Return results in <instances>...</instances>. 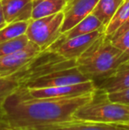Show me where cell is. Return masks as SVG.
<instances>
[{"instance_id": "24", "label": "cell", "mask_w": 129, "mask_h": 130, "mask_svg": "<svg viewBox=\"0 0 129 130\" xmlns=\"http://www.w3.org/2000/svg\"><path fill=\"white\" fill-rule=\"evenodd\" d=\"M0 130H34V129H26L20 128V127H14L9 125L5 120H0Z\"/></svg>"}, {"instance_id": "20", "label": "cell", "mask_w": 129, "mask_h": 130, "mask_svg": "<svg viewBox=\"0 0 129 130\" xmlns=\"http://www.w3.org/2000/svg\"><path fill=\"white\" fill-rule=\"evenodd\" d=\"M28 42L29 40L26 35L9 41L0 42V57L5 56L18 50H21L28 44Z\"/></svg>"}, {"instance_id": "16", "label": "cell", "mask_w": 129, "mask_h": 130, "mask_svg": "<svg viewBox=\"0 0 129 130\" xmlns=\"http://www.w3.org/2000/svg\"><path fill=\"white\" fill-rule=\"evenodd\" d=\"M124 0H98L91 13L106 27Z\"/></svg>"}, {"instance_id": "13", "label": "cell", "mask_w": 129, "mask_h": 130, "mask_svg": "<svg viewBox=\"0 0 129 130\" xmlns=\"http://www.w3.org/2000/svg\"><path fill=\"white\" fill-rule=\"evenodd\" d=\"M34 130H119V126L110 124L97 123V122L85 121L75 120L47 127L29 128Z\"/></svg>"}, {"instance_id": "11", "label": "cell", "mask_w": 129, "mask_h": 130, "mask_svg": "<svg viewBox=\"0 0 129 130\" xmlns=\"http://www.w3.org/2000/svg\"><path fill=\"white\" fill-rule=\"evenodd\" d=\"M7 24L32 19L33 0H1Z\"/></svg>"}, {"instance_id": "4", "label": "cell", "mask_w": 129, "mask_h": 130, "mask_svg": "<svg viewBox=\"0 0 129 130\" xmlns=\"http://www.w3.org/2000/svg\"><path fill=\"white\" fill-rule=\"evenodd\" d=\"M76 67V59H66L64 57L50 50L43 51L12 74L21 86H26L28 82L61 69Z\"/></svg>"}, {"instance_id": "3", "label": "cell", "mask_w": 129, "mask_h": 130, "mask_svg": "<svg viewBox=\"0 0 129 130\" xmlns=\"http://www.w3.org/2000/svg\"><path fill=\"white\" fill-rule=\"evenodd\" d=\"M75 120L115 126H129V105L112 101L97 89L92 98L74 112Z\"/></svg>"}, {"instance_id": "18", "label": "cell", "mask_w": 129, "mask_h": 130, "mask_svg": "<svg viewBox=\"0 0 129 130\" xmlns=\"http://www.w3.org/2000/svg\"><path fill=\"white\" fill-rule=\"evenodd\" d=\"M21 87L12 75L0 76V120H4V103L11 94Z\"/></svg>"}, {"instance_id": "6", "label": "cell", "mask_w": 129, "mask_h": 130, "mask_svg": "<svg viewBox=\"0 0 129 130\" xmlns=\"http://www.w3.org/2000/svg\"><path fill=\"white\" fill-rule=\"evenodd\" d=\"M103 34L104 29H100L89 34L81 35L72 38H65L61 35L48 50L58 53L66 59H77Z\"/></svg>"}, {"instance_id": "2", "label": "cell", "mask_w": 129, "mask_h": 130, "mask_svg": "<svg viewBox=\"0 0 129 130\" xmlns=\"http://www.w3.org/2000/svg\"><path fill=\"white\" fill-rule=\"evenodd\" d=\"M127 62L129 55L114 46L103 34L76 59V67L84 75L97 82Z\"/></svg>"}, {"instance_id": "25", "label": "cell", "mask_w": 129, "mask_h": 130, "mask_svg": "<svg viewBox=\"0 0 129 130\" xmlns=\"http://www.w3.org/2000/svg\"><path fill=\"white\" fill-rule=\"evenodd\" d=\"M6 25H7V23H6V21H5V15H4L2 2H1V0H0V29H2L3 27H5Z\"/></svg>"}, {"instance_id": "1", "label": "cell", "mask_w": 129, "mask_h": 130, "mask_svg": "<svg viewBox=\"0 0 129 130\" xmlns=\"http://www.w3.org/2000/svg\"><path fill=\"white\" fill-rule=\"evenodd\" d=\"M91 94L72 98H34L21 86L4 103V120L20 128H37L73 120V114L92 98Z\"/></svg>"}, {"instance_id": "10", "label": "cell", "mask_w": 129, "mask_h": 130, "mask_svg": "<svg viewBox=\"0 0 129 130\" xmlns=\"http://www.w3.org/2000/svg\"><path fill=\"white\" fill-rule=\"evenodd\" d=\"M97 2L98 0H66V5L63 10L64 21L61 33L64 34L89 15Z\"/></svg>"}, {"instance_id": "17", "label": "cell", "mask_w": 129, "mask_h": 130, "mask_svg": "<svg viewBox=\"0 0 129 130\" xmlns=\"http://www.w3.org/2000/svg\"><path fill=\"white\" fill-rule=\"evenodd\" d=\"M129 19V0H124L113 18L104 28V35L110 38Z\"/></svg>"}, {"instance_id": "26", "label": "cell", "mask_w": 129, "mask_h": 130, "mask_svg": "<svg viewBox=\"0 0 129 130\" xmlns=\"http://www.w3.org/2000/svg\"><path fill=\"white\" fill-rule=\"evenodd\" d=\"M119 130H129V127L126 126H119Z\"/></svg>"}, {"instance_id": "8", "label": "cell", "mask_w": 129, "mask_h": 130, "mask_svg": "<svg viewBox=\"0 0 129 130\" xmlns=\"http://www.w3.org/2000/svg\"><path fill=\"white\" fill-rule=\"evenodd\" d=\"M41 52L42 50L37 44L29 41L28 44L21 50L0 57V76L13 74Z\"/></svg>"}, {"instance_id": "21", "label": "cell", "mask_w": 129, "mask_h": 130, "mask_svg": "<svg viewBox=\"0 0 129 130\" xmlns=\"http://www.w3.org/2000/svg\"><path fill=\"white\" fill-rule=\"evenodd\" d=\"M110 42L114 46L129 55V29L125 31L120 36L110 39Z\"/></svg>"}, {"instance_id": "12", "label": "cell", "mask_w": 129, "mask_h": 130, "mask_svg": "<svg viewBox=\"0 0 129 130\" xmlns=\"http://www.w3.org/2000/svg\"><path fill=\"white\" fill-rule=\"evenodd\" d=\"M96 84L97 89L107 94L129 89V62L121 65L108 76L96 82Z\"/></svg>"}, {"instance_id": "22", "label": "cell", "mask_w": 129, "mask_h": 130, "mask_svg": "<svg viewBox=\"0 0 129 130\" xmlns=\"http://www.w3.org/2000/svg\"><path fill=\"white\" fill-rule=\"evenodd\" d=\"M108 98L112 101L119 102L125 104L129 105V89H126L125 90L118 91V92L109 93L107 94Z\"/></svg>"}, {"instance_id": "19", "label": "cell", "mask_w": 129, "mask_h": 130, "mask_svg": "<svg viewBox=\"0 0 129 130\" xmlns=\"http://www.w3.org/2000/svg\"><path fill=\"white\" fill-rule=\"evenodd\" d=\"M28 22L29 21H20L7 24L0 29V42L9 41L26 35Z\"/></svg>"}, {"instance_id": "27", "label": "cell", "mask_w": 129, "mask_h": 130, "mask_svg": "<svg viewBox=\"0 0 129 130\" xmlns=\"http://www.w3.org/2000/svg\"><path fill=\"white\" fill-rule=\"evenodd\" d=\"M126 127H129V126H126Z\"/></svg>"}, {"instance_id": "5", "label": "cell", "mask_w": 129, "mask_h": 130, "mask_svg": "<svg viewBox=\"0 0 129 130\" xmlns=\"http://www.w3.org/2000/svg\"><path fill=\"white\" fill-rule=\"evenodd\" d=\"M63 21V12L41 19H31L28 22L26 36L30 42L40 47L42 52L46 51L62 35L61 27Z\"/></svg>"}, {"instance_id": "23", "label": "cell", "mask_w": 129, "mask_h": 130, "mask_svg": "<svg viewBox=\"0 0 129 130\" xmlns=\"http://www.w3.org/2000/svg\"><path fill=\"white\" fill-rule=\"evenodd\" d=\"M129 29V19L127 20V21H126V22L124 23V24L122 25L120 27H119V29H118L117 31H116L115 33H114L113 35H112V36H110L109 39H112V38H115V37H117V36H120L121 34H123V33L125 32V31H126V30H128Z\"/></svg>"}, {"instance_id": "9", "label": "cell", "mask_w": 129, "mask_h": 130, "mask_svg": "<svg viewBox=\"0 0 129 130\" xmlns=\"http://www.w3.org/2000/svg\"><path fill=\"white\" fill-rule=\"evenodd\" d=\"M97 89L94 80L60 87L43 88V89H28L31 96L34 98H72V96L88 95L95 92Z\"/></svg>"}, {"instance_id": "7", "label": "cell", "mask_w": 129, "mask_h": 130, "mask_svg": "<svg viewBox=\"0 0 129 130\" xmlns=\"http://www.w3.org/2000/svg\"><path fill=\"white\" fill-rule=\"evenodd\" d=\"M90 79L80 72L77 67H69L52 72L44 76L37 78L28 82L26 86L28 89H43V88L60 87L88 82Z\"/></svg>"}, {"instance_id": "15", "label": "cell", "mask_w": 129, "mask_h": 130, "mask_svg": "<svg viewBox=\"0 0 129 130\" xmlns=\"http://www.w3.org/2000/svg\"><path fill=\"white\" fill-rule=\"evenodd\" d=\"M105 27L99 20L90 13L86 18L80 21L78 24H76L74 27H72L71 29L66 31L62 36L65 38H72L74 36H81V35H87L89 33L95 32L97 30H100V29H104Z\"/></svg>"}, {"instance_id": "14", "label": "cell", "mask_w": 129, "mask_h": 130, "mask_svg": "<svg viewBox=\"0 0 129 130\" xmlns=\"http://www.w3.org/2000/svg\"><path fill=\"white\" fill-rule=\"evenodd\" d=\"M66 0H33L32 20L41 19L63 12Z\"/></svg>"}]
</instances>
